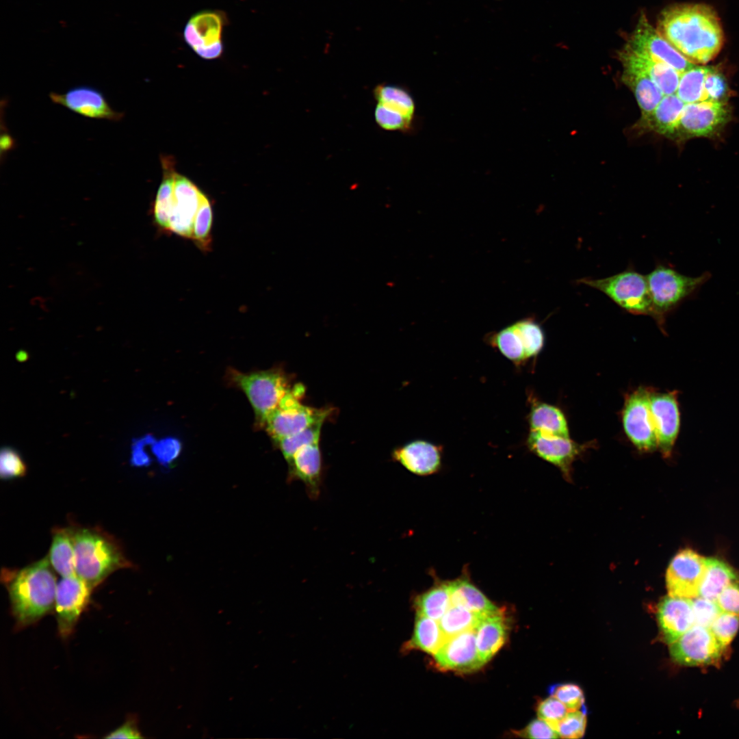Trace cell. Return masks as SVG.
<instances>
[{
  "instance_id": "6",
  "label": "cell",
  "mask_w": 739,
  "mask_h": 739,
  "mask_svg": "<svg viewBox=\"0 0 739 739\" xmlns=\"http://www.w3.org/2000/svg\"><path fill=\"white\" fill-rule=\"evenodd\" d=\"M230 376L250 402L259 426H264L268 417L291 387L289 378L280 369L248 374L233 370Z\"/></svg>"
},
{
  "instance_id": "12",
  "label": "cell",
  "mask_w": 739,
  "mask_h": 739,
  "mask_svg": "<svg viewBox=\"0 0 739 739\" xmlns=\"http://www.w3.org/2000/svg\"><path fill=\"white\" fill-rule=\"evenodd\" d=\"M723 649L710 627L694 625L670 644L669 653L679 664L697 666L717 662Z\"/></svg>"
},
{
  "instance_id": "50",
  "label": "cell",
  "mask_w": 739,
  "mask_h": 739,
  "mask_svg": "<svg viewBox=\"0 0 739 739\" xmlns=\"http://www.w3.org/2000/svg\"><path fill=\"white\" fill-rule=\"evenodd\" d=\"M131 464L135 466L148 465L150 458L143 449V443H136L133 448L131 455Z\"/></svg>"
},
{
  "instance_id": "14",
  "label": "cell",
  "mask_w": 739,
  "mask_h": 739,
  "mask_svg": "<svg viewBox=\"0 0 739 739\" xmlns=\"http://www.w3.org/2000/svg\"><path fill=\"white\" fill-rule=\"evenodd\" d=\"M706 570V558L692 549L680 551L671 560L666 574L669 595L694 599L699 589Z\"/></svg>"
},
{
  "instance_id": "26",
  "label": "cell",
  "mask_w": 739,
  "mask_h": 739,
  "mask_svg": "<svg viewBox=\"0 0 739 739\" xmlns=\"http://www.w3.org/2000/svg\"><path fill=\"white\" fill-rule=\"evenodd\" d=\"M684 105L676 94L664 95L655 109L640 119V125L661 135H674Z\"/></svg>"
},
{
  "instance_id": "28",
  "label": "cell",
  "mask_w": 739,
  "mask_h": 739,
  "mask_svg": "<svg viewBox=\"0 0 739 739\" xmlns=\"http://www.w3.org/2000/svg\"><path fill=\"white\" fill-rule=\"evenodd\" d=\"M623 67V81L634 92L641 109V118H644L655 109L664 95L647 75L632 68Z\"/></svg>"
},
{
  "instance_id": "43",
  "label": "cell",
  "mask_w": 739,
  "mask_h": 739,
  "mask_svg": "<svg viewBox=\"0 0 739 739\" xmlns=\"http://www.w3.org/2000/svg\"><path fill=\"white\" fill-rule=\"evenodd\" d=\"M536 712L539 718L545 721L556 731L558 724L569 711L562 702L550 696L539 703Z\"/></svg>"
},
{
  "instance_id": "42",
  "label": "cell",
  "mask_w": 739,
  "mask_h": 739,
  "mask_svg": "<svg viewBox=\"0 0 739 739\" xmlns=\"http://www.w3.org/2000/svg\"><path fill=\"white\" fill-rule=\"evenodd\" d=\"M26 466L21 456L10 448H4L0 455V476L3 480L23 476Z\"/></svg>"
},
{
  "instance_id": "46",
  "label": "cell",
  "mask_w": 739,
  "mask_h": 739,
  "mask_svg": "<svg viewBox=\"0 0 739 739\" xmlns=\"http://www.w3.org/2000/svg\"><path fill=\"white\" fill-rule=\"evenodd\" d=\"M716 603L721 612L739 614V582L729 584L719 594Z\"/></svg>"
},
{
  "instance_id": "40",
  "label": "cell",
  "mask_w": 739,
  "mask_h": 739,
  "mask_svg": "<svg viewBox=\"0 0 739 739\" xmlns=\"http://www.w3.org/2000/svg\"><path fill=\"white\" fill-rule=\"evenodd\" d=\"M739 627V614L721 612L710 627V630L725 648L736 636Z\"/></svg>"
},
{
  "instance_id": "35",
  "label": "cell",
  "mask_w": 739,
  "mask_h": 739,
  "mask_svg": "<svg viewBox=\"0 0 739 739\" xmlns=\"http://www.w3.org/2000/svg\"><path fill=\"white\" fill-rule=\"evenodd\" d=\"M712 68L694 66L681 74L676 95L685 103L706 101L704 81Z\"/></svg>"
},
{
  "instance_id": "38",
  "label": "cell",
  "mask_w": 739,
  "mask_h": 739,
  "mask_svg": "<svg viewBox=\"0 0 739 739\" xmlns=\"http://www.w3.org/2000/svg\"><path fill=\"white\" fill-rule=\"evenodd\" d=\"M523 344L526 359L536 356L542 350L545 335L541 326L531 318L520 320L513 324Z\"/></svg>"
},
{
  "instance_id": "39",
  "label": "cell",
  "mask_w": 739,
  "mask_h": 739,
  "mask_svg": "<svg viewBox=\"0 0 739 739\" xmlns=\"http://www.w3.org/2000/svg\"><path fill=\"white\" fill-rule=\"evenodd\" d=\"M550 696L562 702L569 712L586 710L584 695L581 688L574 684L565 683L552 685L549 688Z\"/></svg>"
},
{
  "instance_id": "21",
  "label": "cell",
  "mask_w": 739,
  "mask_h": 739,
  "mask_svg": "<svg viewBox=\"0 0 739 739\" xmlns=\"http://www.w3.org/2000/svg\"><path fill=\"white\" fill-rule=\"evenodd\" d=\"M657 619L664 640L673 643L695 625L692 599L669 595L658 606Z\"/></svg>"
},
{
  "instance_id": "10",
  "label": "cell",
  "mask_w": 739,
  "mask_h": 739,
  "mask_svg": "<svg viewBox=\"0 0 739 739\" xmlns=\"http://www.w3.org/2000/svg\"><path fill=\"white\" fill-rule=\"evenodd\" d=\"M651 389L639 387L628 394L622 411L625 433L633 445L642 452H653L658 448L649 407Z\"/></svg>"
},
{
  "instance_id": "4",
  "label": "cell",
  "mask_w": 739,
  "mask_h": 739,
  "mask_svg": "<svg viewBox=\"0 0 739 739\" xmlns=\"http://www.w3.org/2000/svg\"><path fill=\"white\" fill-rule=\"evenodd\" d=\"M76 575L93 589L114 571L131 567L118 543L99 530H73Z\"/></svg>"
},
{
  "instance_id": "33",
  "label": "cell",
  "mask_w": 739,
  "mask_h": 739,
  "mask_svg": "<svg viewBox=\"0 0 739 739\" xmlns=\"http://www.w3.org/2000/svg\"><path fill=\"white\" fill-rule=\"evenodd\" d=\"M451 605L448 582L434 586L414 600L416 613L439 621Z\"/></svg>"
},
{
  "instance_id": "41",
  "label": "cell",
  "mask_w": 739,
  "mask_h": 739,
  "mask_svg": "<svg viewBox=\"0 0 739 739\" xmlns=\"http://www.w3.org/2000/svg\"><path fill=\"white\" fill-rule=\"evenodd\" d=\"M586 726V710L568 712L558 724L556 731L561 738H582Z\"/></svg>"
},
{
  "instance_id": "44",
  "label": "cell",
  "mask_w": 739,
  "mask_h": 739,
  "mask_svg": "<svg viewBox=\"0 0 739 739\" xmlns=\"http://www.w3.org/2000/svg\"><path fill=\"white\" fill-rule=\"evenodd\" d=\"M695 625L710 627L721 612L716 601L701 597L692 599Z\"/></svg>"
},
{
  "instance_id": "22",
  "label": "cell",
  "mask_w": 739,
  "mask_h": 739,
  "mask_svg": "<svg viewBox=\"0 0 739 739\" xmlns=\"http://www.w3.org/2000/svg\"><path fill=\"white\" fill-rule=\"evenodd\" d=\"M619 56L623 66L636 69L647 75L664 95L676 92L682 73L673 67L634 50L627 44L620 52Z\"/></svg>"
},
{
  "instance_id": "36",
  "label": "cell",
  "mask_w": 739,
  "mask_h": 739,
  "mask_svg": "<svg viewBox=\"0 0 739 739\" xmlns=\"http://www.w3.org/2000/svg\"><path fill=\"white\" fill-rule=\"evenodd\" d=\"M324 422L325 420L317 421L303 430L283 438L276 443L287 462L299 450L319 443Z\"/></svg>"
},
{
  "instance_id": "48",
  "label": "cell",
  "mask_w": 739,
  "mask_h": 739,
  "mask_svg": "<svg viewBox=\"0 0 739 739\" xmlns=\"http://www.w3.org/2000/svg\"><path fill=\"white\" fill-rule=\"evenodd\" d=\"M180 451L179 443L174 439H166L156 443L153 447V453L158 461L166 465L172 461Z\"/></svg>"
},
{
  "instance_id": "29",
  "label": "cell",
  "mask_w": 739,
  "mask_h": 739,
  "mask_svg": "<svg viewBox=\"0 0 739 739\" xmlns=\"http://www.w3.org/2000/svg\"><path fill=\"white\" fill-rule=\"evenodd\" d=\"M530 430L543 434L569 437L566 417L558 407L544 402H536L529 415Z\"/></svg>"
},
{
  "instance_id": "31",
  "label": "cell",
  "mask_w": 739,
  "mask_h": 739,
  "mask_svg": "<svg viewBox=\"0 0 739 739\" xmlns=\"http://www.w3.org/2000/svg\"><path fill=\"white\" fill-rule=\"evenodd\" d=\"M49 560L62 577L76 575L73 530L59 529L54 532Z\"/></svg>"
},
{
  "instance_id": "7",
  "label": "cell",
  "mask_w": 739,
  "mask_h": 739,
  "mask_svg": "<svg viewBox=\"0 0 739 739\" xmlns=\"http://www.w3.org/2000/svg\"><path fill=\"white\" fill-rule=\"evenodd\" d=\"M304 393L305 388L302 384L291 386L265 420L264 427L275 443L330 417L331 408L316 409L304 404L302 400Z\"/></svg>"
},
{
  "instance_id": "24",
  "label": "cell",
  "mask_w": 739,
  "mask_h": 739,
  "mask_svg": "<svg viewBox=\"0 0 739 739\" xmlns=\"http://www.w3.org/2000/svg\"><path fill=\"white\" fill-rule=\"evenodd\" d=\"M393 460L417 476L437 472L441 465V448L429 441L415 440L393 450Z\"/></svg>"
},
{
  "instance_id": "2",
  "label": "cell",
  "mask_w": 739,
  "mask_h": 739,
  "mask_svg": "<svg viewBox=\"0 0 739 739\" xmlns=\"http://www.w3.org/2000/svg\"><path fill=\"white\" fill-rule=\"evenodd\" d=\"M161 161L163 177L151 208L153 224L160 231L192 241L198 219L211 202L194 182L175 170L169 157H161Z\"/></svg>"
},
{
  "instance_id": "27",
  "label": "cell",
  "mask_w": 739,
  "mask_h": 739,
  "mask_svg": "<svg viewBox=\"0 0 739 739\" xmlns=\"http://www.w3.org/2000/svg\"><path fill=\"white\" fill-rule=\"evenodd\" d=\"M448 586L452 605L480 614H492L500 610L465 578L448 582Z\"/></svg>"
},
{
  "instance_id": "17",
  "label": "cell",
  "mask_w": 739,
  "mask_h": 739,
  "mask_svg": "<svg viewBox=\"0 0 739 739\" xmlns=\"http://www.w3.org/2000/svg\"><path fill=\"white\" fill-rule=\"evenodd\" d=\"M650 411L655 427L658 449L664 457L671 455L680 428L677 391L657 392L651 389Z\"/></svg>"
},
{
  "instance_id": "16",
  "label": "cell",
  "mask_w": 739,
  "mask_h": 739,
  "mask_svg": "<svg viewBox=\"0 0 739 739\" xmlns=\"http://www.w3.org/2000/svg\"><path fill=\"white\" fill-rule=\"evenodd\" d=\"M627 44L634 50L669 65L681 73L695 66L664 39L644 15L640 17Z\"/></svg>"
},
{
  "instance_id": "30",
  "label": "cell",
  "mask_w": 739,
  "mask_h": 739,
  "mask_svg": "<svg viewBox=\"0 0 739 739\" xmlns=\"http://www.w3.org/2000/svg\"><path fill=\"white\" fill-rule=\"evenodd\" d=\"M445 642L439 621L417 613L413 632L404 650L416 649L434 655Z\"/></svg>"
},
{
  "instance_id": "32",
  "label": "cell",
  "mask_w": 739,
  "mask_h": 739,
  "mask_svg": "<svg viewBox=\"0 0 739 739\" xmlns=\"http://www.w3.org/2000/svg\"><path fill=\"white\" fill-rule=\"evenodd\" d=\"M736 580L738 576L729 565L717 558H706V570L699 596L716 601L721 591Z\"/></svg>"
},
{
  "instance_id": "11",
  "label": "cell",
  "mask_w": 739,
  "mask_h": 739,
  "mask_svg": "<svg viewBox=\"0 0 739 739\" xmlns=\"http://www.w3.org/2000/svg\"><path fill=\"white\" fill-rule=\"evenodd\" d=\"M226 22V17L222 11L196 12L189 18L184 27L183 39L201 58H218L224 51L222 33Z\"/></svg>"
},
{
  "instance_id": "3",
  "label": "cell",
  "mask_w": 739,
  "mask_h": 739,
  "mask_svg": "<svg viewBox=\"0 0 739 739\" xmlns=\"http://www.w3.org/2000/svg\"><path fill=\"white\" fill-rule=\"evenodd\" d=\"M51 567L44 558L21 570L5 571L12 613L18 627L33 624L53 610L57 582Z\"/></svg>"
},
{
  "instance_id": "49",
  "label": "cell",
  "mask_w": 739,
  "mask_h": 739,
  "mask_svg": "<svg viewBox=\"0 0 739 739\" xmlns=\"http://www.w3.org/2000/svg\"><path fill=\"white\" fill-rule=\"evenodd\" d=\"M105 738H142V736L140 732L135 721L133 719H128L120 727L114 729Z\"/></svg>"
},
{
  "instance_id": "47",
  "label": "cell",
  "mask_w": 739,
  "mask_h": 739,
  "mask_svg": "<svg viewBox=\"0 0 739 739\" xmlns=\"http://www.w3.org/2000/svg\"><path fill=\"white\" fill-rule=\"evenodd\" d=\"M521 738L543 739L560 738L558 732L545 721L538 718L531 721L523 729L515 732Z\"/></svg>"
},
{
  "instance_id": "34",
  "label": "cell",
  "mask_w": 739,
  "mask_h": 739,
  "mask_svg": "<svg viewBox=\"0 0 739 739\" xmlns=\"http://www.w3.org/2000/svg\"><path fill=\"white\" fill-rule=\"evenodd\" d=\"M485 615L451 604L439 623L446 640L462 632L476 629Z\"/></svg>"
},
{
  "instance_id": "19",
  "label": "cell",
  "mask_w": 739,
  "mask_h": 739,
  "mask_svg": "<svg viewBox=\"0 0 739 739\" xmlns=\"http://www.w3.org/2000/svg\"><path fill=\"white\" fill-rule=\"evenodd\" d=\"M433 656L436 665L443 671L470 673L484 664L478 655L476 629L448 638Z\"/></svg>"
},
{
  "instance_id": "5",
  "label": "cell",
  "mask_w": 739,
  "mask_h": 739,
  "mask_svg": "<svg viewBox=\"0 0 739 739\" xmlns=\"http://www.w3.org/2000/svg\"><path fill=\"white\" fill-rule=\"evenodd\" d=\"M646 276L652 300L653 318L664 331L667 315L685 300L695 297L712 274L705 272L692 277L682 274L669 265L658 264Z\"/></svg>"
},
{
  "instance_id": "23",
  "label": "cell",
  "mask_w": 739,
  "mask_h": 739,
  "mask_svg": "<svg viewBox=\"0 0 739 739\" xmlns=\"http://www.w3.org/2000/svg\"><path fill=\"white\" fill-rule=\"evenodd\" d=\"M289 480H300L311 499L318 497L322 479V459L319 443L299 450L288 461Z\"/></svg>"
},
{
  "instance_id": "13",
  "label": "cell",
  "mask_w": 739,
  "mask_h": 739,
  "mask_svg": "<svg viewBox=\"0 0 739 739\" xmlns=\"http://www.w3.org/2000/svg\"><path fill=\"white\" fill-rule=\"evenodd\" d=\"M92 590L77 575L62 577L57 583L54 608L58 632L62 638H67L73 632L89 603Z\"/></svg>"
},
{
  "instance_id": "1",
  "label": "cell",
  "mask_w": 739,
  "mask_h": 739,
  "mask_svg": "<svg viewBox=\"0 0 739 739\" xmlns=\"http://www.w3.org/2000/svg\"><path fill=\"white\" fill-rule=\"evenodd\" d=\"M660 34L690 62L706 63L723 45V34L716 12L703 4L673 5L663 10Z\"/></svg>"
},
{
  "instance_id": "15",
  "label": "cell",
  "mask_w": 739,
  "mask_h": 739,
  "mask_svg": "<svg viewBox=\"0 0 739 739\" xmlns=\"http://www.w3.org/2000/svg\"><path fill=\"white\" fill-rule=\"evenodd\" d=\"M729 110L722 101H703L685 104L675 134L682 137H708L728 121Z\"/></svg>"
},
{
  "instance_id": "45",
  "label": "cell",
  "mask_w": 739,
  "mask_h": 739,
  "mask_svg": "<svg viewBox=\"0 0 739 739\" xmlns=\"http://www.w3.org/2000/svg\"><path fill=\"white\" fill-rule=\"evenodd\" d=\"M704 89L706 101H721L727 93L724 77L712 68L705 77Z\"/></svg>"
},
{
  "instance_id": "9",
  "label": "cell",
  "mask_w": 739,
  "mask_h": 739,
  "mask_svg": "<svg viewBox=\"0 0 739 739\" xmlns=\"http://www.w3.org/2000/svg\"><path fill=\"white\" fill-rule=\"evenodd\" d=\"M376 101L374 118L387 131H411L415 119V103L409 91L397 84L380 83L372 90Z\"/></svg>"
},
{
  "instance_id": "8",
  "label": "cell",
  "mask_w": 739,
  "mask_h": 739,
  "mask_svg": "<svg viewBox=\"0 0 739 739\" xmlns=\"http://www.w3.org/2000/svg\"><path fill=\"white\" fill-rule=\"evenodd\" d=\"M577 282L601 291L629 313L653 317L647 276L636 271L627 270L606 278H584Z\"/></svg>"
},
{
  "instance_id": "25",
  "label": "cell",
  "mask_w": 739,
  "mask_h": 739,
  "mask_svg": "<svg viewBox=\"0 0 739 739\" xmlns=\"http://www.w3.org/2000/svg\"><path fill=\"white\" fill-rule=\"evenodd\" d=\"M508 623L500 612L485 615L476 628L478 655L484 664L489 661L506 642Z\"/></svg>"
},
{
  "instance_id": "20",
  "label": "cell",
  "mask_w": 739,
  "mask_h": 739,
  "mask_svg": "<svg viewBox=\"0 0 739 739\" xmlns=\"http://www.w3.org/2000/svg\"><path fill=\"white\" fill-rule=\"evenodd\" d=\"M49 97L54 103L87 118L118 121L124 116L112 108L101 91L88 86H77L63 94L51 92Z\"/></svg>"
},
{
  "instance_id": "37",
  "label": "cell",
  "mask_w": 739,
  "mask_h": 739,
  "mask_svg": "<svg viewBox=\"0 0 739 739\" xmlns=\"http://www.w3.org/2000/svg\"><path fill=\"white\" fill-rule=\"evenodd\" d=\"M491 341L508 359L519 363L526 359L523 344L513 324L494 333Z\"/></svg>"
},
{
  "instance_id": "18",
  "label": "cell",
  "mask_w": 739,
  "mask_h": 739,
  "mask_svg": "<svg viewBox=\"0 0 739 739\" xmlns=\"http://www.w3.org/2000/svg\"><path fill=\"white\" fill-rule=\"evenodd\" d=\"M527 443L533 453L559 468L567 480L571 478L574 461L591 447V443L580 444L569 437L553 436L533 430L529 433Z\"/></svg>"
}]
</instances>
